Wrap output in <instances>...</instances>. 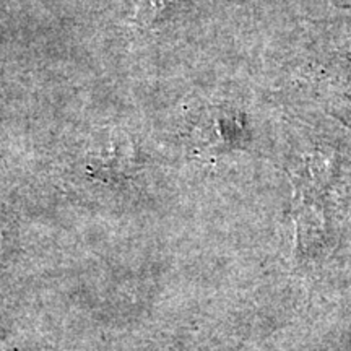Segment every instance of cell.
I'll return each mask as SVG.
<instances>
[{
    "label": "cell",
    "instance_id": "cell-1",
    "mask_svg": "<svg viewBox=\"0 0 351 351\" xmlns=\"http://www.w3.org/2000/svg\"><path fill=\"white\" fill-rule=\"evenodd\" d=\"M173 0H142L140 2L137 16L142 23H150L156 20L160 13L171 5Z\"/></svg>",
    "mask_w": 351,
    "mask_h": 351
}]
</instances>
